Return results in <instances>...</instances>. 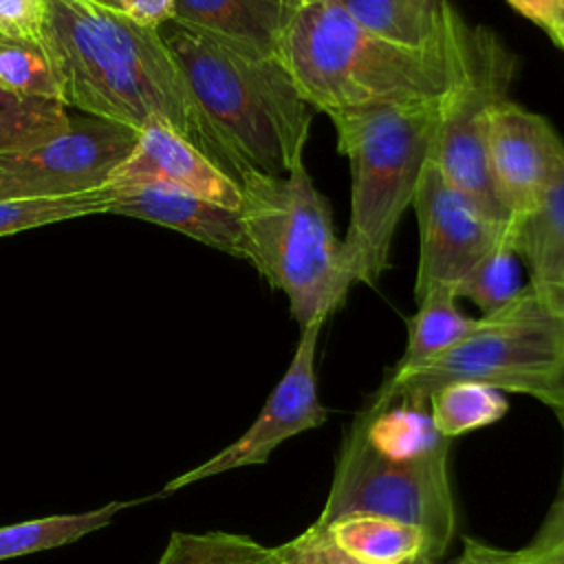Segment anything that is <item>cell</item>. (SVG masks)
<instances>
[{"instance_id": "8fae6325", "label": "cell", "mask_w": 564, "mask_h": 564, "mask_svg": "<svg viewBox=\"0 0 564 564\" xmlns=\"http://www.w3.org/2000/svg\"><path fill=\"white\" fill-rule=\"evenodd\" d=\"M412 207L419 223L416 302L436 286H456L505 238V225L487 218L427 159Z\"/></svg>"}, {"instance_id": "5b68a950", "label": "cell", "mask_w": 564, "mask_h": 564, "mask_svg": "<svg viewBox=\"0 0 564 564\" xmlns=\"http://www.w3.org/2000/svg\"><path fill=\"white\" fill-rule=\"evenodd\" d=\"M240 192L245 260L286 295L300 328L315 317H330L346 300L350 282L330 205L315 187L306 161L282 176L251 172Z\"/></svg>"}, {"instance_id": "3957f363", "label": "cell", "mask_w": 564, "mask_h": 564, "mask_svg": "<svg viewBox=\"0 0 564 564\" xmlns=\"http://www.w3.org/2000/svg\"><path fill=\"white\" fill-rule=\"evenodd\" d=\"M282 64L315 112L441 99L447 88L443 48H405L359 26L337 0L295 7Z\"/></svg>"}, {"instance_id": "d4e9b609", "label": "cell", "mask_w": 564, "mask_h": 564, "mask_svg": "<svg viewBox=\"0 0 564 564\" xmlns=\"http://www.w3.org/2000/svg\"><path fill=\"white\" fill-rule=\"evenodd\" d=\"M70 121L66 104L42 97H24L0 86V154L37 145Z\"/></svg>"}, {"instance_id": "ac0fdd59", "label": "cell", "mask_w": 564, "mask_h": 564, "mask_svg": "<svg viewBox=\"0 0 564 564\" xmlns=\"http://www.w3.org/2000/svg\"><path fill=\"white\" fill-rule=\"evenodd\" d=\"M357 416L370 447L390 460H423L449 449V438L436 430L427 405L397 401L377 412L364 410Z\"/></svg>"}, {"instance_id": "d590c367", "label": "cell", "mask_w": 564, "mask_h": 564, "mask_svg": "<svg viewBox=\"0 0 564 564\" xmlns=\"http://www.w3.org/2000/svg\"><path fill=\"white\" fill-rule=\"evenodd\" d=\"M496 564H524L522 551H500Z\"/></svg>"}, {"instance_id": "5bb4252c", "label": "cell", "mask_w": 564, "mask_h": 564, "mask_svg": "<svg viewBox=\"0 0 564 564\" xmlns=\"http://www.w3.org/2000/svg\"><path fill=\"white\" fill-rule=\"evenodd\" d=\"M104 214L130 216L181 231L207 247L245 260V236L236 209L165 185L108 187Z\"/></svg>"}, {"instance_id": "7bdbcfd3", "label": "cell", "mask_w": 564, "mask_h": 564, "mask_svg": "<svg viewBox=\"0 0 564 564\" xmlns=\"http://www.w3.org/2000/svg\"><path fill=\"white\" fill-rule=\"evenodd\" d=\"M286 2H289V0H286ZM289 4H291V2H289Z\"/></svg>"}, {"instance_id": "44dd1931", "label": "cell", "mask_w": 564, "mask_h": 564, "mask_svg": "<svg viewBox=\"0 0 564 564\" xmlns=\"http://www.w3.org/2000/svg\"><path fill=\"white\" fill-rule=\"evenodd\" d=\"M145 500L148 498L115 500L90 511L55 513L0 527V562L73 544L84 535L108 527L119 511L137 507Z\"/></svg>"}, {"instance_id": "9c48e42d", "label": "cell", "mask_w": 564, "mask_h": 564, "mask_svg": "<svg viewBox=\"0 0 564 564\" xmlns=\"http://www.w3.org/2000/svg\"><path fill=\"white\" fill-rule=\"evenodd\" d=\"M137 132L90 115H70L55 137L0 154V198L68 196L104 189Z\"/></svg>"}, {"instance_id": "277c9868", "label": "cell", "mask_w": 564, "mask_h": 564, "mask_svg": "<svg viewBox=\"0 0 564 564\" xmlns=\"http://www.w3.org/2000/svg\"><path fill=\"white\" fill-rule=\"evenodd\" d=\"M441 99L328 115L350 165V220L341 242L346 280L375 286L390 262L403 212L430 159Z\"/></svg>"}, {"instance_id": "f546056e", "label": "cell", "mask_w": 564, "mask_h": 564, "mask_svg": "<svg viewBox=\"0 0 564 564\" xmlns=\"http://www.w3.org/2000/svg\"><path fill=\"white\" fill-rule=\"evenodd\" d=\"M44 0H0L2 35H40Z\"/></svg>"}, {"instance_id": "30bf717a", "label": "cell", "mask_w": 564, "mask_h": 564, "mask_svg": "<svg viewBox=\"0 0 564 564\" xmlns=\"http://www.w3.org/2000/svg\"><path fill=\"white\" fill-rule=\"evenodd\" d=\"M326 319L328 317H315L302 328L300 341L282 379L267 397L253 423L234 443L223 447L205 463L183 471L181 476H174L161 489V496L176 494L187 485H194L212 476H220L231 469L262 465L269 460L278 445L306 430L319 427L328 419V412L317 397L315 375L317 341Z\"/></svg>"}, {"instance_id": "e0dca14e", "label": "cell", "mask_w": 564, "mask_h": 564, "mask_svg": "<svg viewBox=\"0 0 564 564\" xmlns=\"http://www.w3.org/2000/svg\"><path fill=\"white\" fill-rule=\"evenodd\" d=\"M372 35L405 48H443L445 0H337Z\"/></svg>"}, {"instance_id": "d6986e66", "label": "cell", "mask_w": 564, "mask_h": 564, "mask_svg": "<svg viewBox=\"0 0 564 564\" xmlns=\"http://www.w3.org/2000/svg\"><path fill=\"white\" fill-rule=\"evenodd\" d=\"M333 540L366 564H412L430 557L421 529L383 516H346L326 527Z\"/></svg>"}, {"instance_id": "603a6c76", "label": "cell", "mask_w": 564, "mask_h": 564, "mask_svg": "<svg viewBox=\"0 0 564 564\" xmlns=\"http://www.w3.org/2000/svg\"><path fill=\"white\" fill-rule=\"evenodd\" d=\"M432 421L445 438H454L500 421L507 410V397L498 388L474 383V381H454L438 388L427 401Z\"/></svg>"}, {"instance_id": "9a60e30c", "label": "cell", "mask_w": 564, "mask_h": 564, "mask_svg": "<svg viewBox=\"0 0 564 564\" xmlns=\"http://www.w3.org/2000/svg\"><path fill=\"white\" fill-rule=\"evenodd\" d=\"M295 7L286 0H172V20L242 51L282 59Z\"/></svg>"}, {"instance_id": "e575fe53", "label": "cell", "mask_w": 564, "mask_h": 564, "mask_svg": "<svg viewBox=\"0 0 564 564\" xmlns=\"http://www.w3.org/2000/svg\"><path fill=\"white\" fill-rule=\"evenodd\" d=\"M524 564H564V546H535L522 549Z\"/></svg>"}, {"instance_id": "52a82bcc", "label": "cell", "mask_w": 564, "mask_h": 564, "mask_svg": "<svg viewBox=\"0 0 564 564\" xmlns=\"http://www.w3.org/2000/svg\"><path fill=\"white\" fill-rule=\"evenodd\" d=\"M443 53L447 88L430 161L487 218L507 225L489 174L487 134L494 108L509 97L518 57L494 29L465 20L449 0L443 4Z\"/></svg>"}, {"instance_id": "7402d4cb", "label": "cell", "mask_w": 564, "mask_h": 564, "mask_svg": "<svg viewBox=\"0 0 564 564\" xmlns=\"http://www.w3.org/2000/svg\"><path fill=\"white\" fill-rule=\"evenodd\" d=\"M0 86L24 97L64 104L57 62L42 35L0 33Z\"/></svg>"}, {"instance_id": "4316f807", "label": "cell", "mask_w": 564, "mask_h": 564, "mask_svg": "<svg viewBox=\"0 0 564 564\" xmlns=\"http://www.w3.org/2000/svg\"><path fill=\"white\" fill-rule=\"evenodd\" d=\"M108 203V187L68 196H26L0 198V236L18 234L33 227H44L82 216L104 214Z\"/></svg>"}, {"instance_id": "ffe728a7", "label": "cell", "mask_w": 564, "mask_h": 564, "mask_svg": "<svg viewBox=\"0 0 564 564\" xmlns=\"http://www.w3.org/2000/svg\"><path fill=\"white\" fill-rule=\"evenodd\" d=\"M456 300L452 286H436L419 300V311L408 328V346L388 375L408 372L443 355L476 328L478 319L463 315Z\"/></svg>"}, {"instance_id": "60d3db41", "label": "cell", "mask_w": 564, "mask_h": 564, "mask_svg": "<svg viewBox=\"0 0 564 564\" xmlns=\"http://www.w3.org/2000/svg\"><path fill=\"white\" fill-rule=\"evenodd\" d=\"M289 2H291V4H293V7H297V2H295V0H289Z\"/></svg>"}, {"instance_id": "74e56055", "label": "cell", "mask_w": 564, "mask_h": 564, "mask_svg": "<svg viewBox=\"0 0 564 564\" xmlns=\"http://www.w3.org/2000/svg\"><path fill=\"white\" fill-rule=\"evenodd\" d=\"M562 430H564V425H562ZM553 507L564 509V469H562V482H560V498L555 500V505H553Z\"/></svg>"}, {"instance_id": "f35d334b", "label": "cell", "mask_w": 564, "mask_h": 564, "mask_svg": "<svg viewBox=\"0 0 564 564\" xmlns=\"http://www.w3.org/2000/svg\"><path fill=\"white\" fill-rule=\"evenodd\" d=\"M93 2H99V4H106L112 9H121V0H93Z\"/></svg>"}, {"instance_id": "8992f818", "label": "cell", "mask_w": 564, "mask_h": 564, "mask_svg": "<svg viewBox=\"0 0 564 564\" xmlns=\"http://www.w3.org/2000/svg\"><path fill=\"white\" fill-rule=\"evenodd\" d=\"M564 352V322L527 282L505 308L478 317L476 328L443 355L401 375H386L366 410L397 401L427 405L454 381H474L540 399Z\"/></svg>"}, {"instance_id": "d6a6232c", "label": "cell", "mask_w": 564, "mask_h": 564, "mask_svg": "<svg viewBox=\"0 0 564 564\" xmlns=\"http://www.w3.org/2000/svg\"><path fill=\"white\" fill-rule=\"evenodd\" d=\"M500 549L487 546L482 542L476 540H465V549L460 551V555H456L449 562H441V560H430V557H419L412 564H496Z\"/></svg>"}, {"instance_id": "b9f144b4", "label": "cell", "mask_w": 564, "mask_h": 564, "mask_svg": "<svg viewBox=\"0 0 564 564\" xmlns=\"http://www.w3.org/2000/svg\"><path fill=\"white\" fill-rule=\"evenodd\" d=\"M295 2H297V4H302V2H306V0H295Z\"/></svg>"}, {"instance_id": "2e32d148", "label": "cell", "mask_w": 564, "mask_h": 564, "mask_svg": "<svg viewBox=\"0 0 564 564\" xmlns=\"http://www.w3.org/2000/svg\"><path fill=\"white\" fill-rule=\"evenodd\" d=\"M507 240L531 271L529 280L551 278L564 271V150L555 159L544 192L511 231Z\"/></svg>"}, {"instance_id": "836d02e7", "label": "cell", "mask_w": 564, "mask_h": 564, "mask_svg": "<svg viewBox=\"0 0 564 564\" xmlns=\"http://www.w3.org/2000/svg\"><path fill=\"white\" fill-rule=\"evenodd\" d=\"M535 546H564V509L551 507L542 531L531 542Z\"/></svg>"}, {"instance_id": "cb8c5ba5", "label": "cell", "mask_w": 564, "mask_h": 564, "mask_svg": "<svg viewBox=\"0 0 564 564\" xmlns=\"http://www.w3.org/2000/svg\"><path fill=\"white\" fill-rule=\"evenodd\" d=\"M156 564H282L275 546L227 531H172Z\"/></svg>"}, {"instance_id": "83f0119b", "label": "cell", "mask_w": 564, "mask_h": 564, "mask_svg": "<svg viewBox=\"0 0 564 564\" xmlns=\"http://www.w3.org/2000/svg\"><path fill=\"white\" fill-rule=\"evenodd\" d=\"M282 564H366L346 553L326 527L313 522L293 540L275 546Z\"/></svg>"}, {"instance_id": "7a4b0ae2", "label": "cell", "mask_w": 564, "mask_h": 564, "mask_svg": "<svg viewBox=\"0 0 564 564\" xmlns=\"http://www.w3.org/2000/svg\"><path fill=\"white\" fill-rule=\"evenodd\" d=\"M159 33L238 185L251 172L282 176L304 161L315 108L282 59L225 44L176 20L161 24Z\"/></svg>"}, {"instance_id": "f1b7e54d", "label": "cell", "mask_w": 564, "mask_h": 564, "mask_svg": "<svg viewBox=\"0 0 564 564\" xmlns=\"http://www.w3.org/2000/svg\"><path fill=\"white\" fill-rule=\"evenodd\" d=\"M529 284L542 295V300L551 306V311L557 313L560 319L564 322V271L557 275H551V278L529 280ZM538 401L549 405L553 412L564 408V352H562V361H560L555 375L551 377L546 390L542 392V397Z\"/></svg>"}, {"instance_id": "8d00e7d4", "label": "cell", "mask_w": 564, "mask_h": 564, "mask_svg": "<svg viewBox=\"0 0 564 564\" xmlns=\"http://www.w3.org/2000/svg\"><path fill=\"white\" fill-rule=\"evenodd\" d=\"M551 40L564 51V13H562V18H560V22H557V26H555V31L551 33Z\"/></svg>"}, {"instance_id": "ab89813d", "label": "cell", "mask_w": 564, "mask_h": 564, "mask_svg": "<svg viewBox=\"0 0 564 564\" xmlns=\"http://www.w3.org/2000/svg\"><path fill=\"white\" fill-rule=\"evenodd\" d=\"M555 416H557V421H560V425H564V408H560V410H555Z\"/></svg>"}, {"instance_id": "4fadbf2b", "label": "cell", "mask_w": 564, "mask_h": 564, "mask_svg": "<svg viewBox=\"0 0 564 564\" xmlns=\"http://www.w3.org/2000/svg\"><path fill=\"white\" fill-rule=\"evenodd\" d=\"M165 185L200 196L227 209H240V185L165 121H150L137 132L128 156L115 167L106 187Z\"/></svg>"}, {"instance_id": "484cf974", "label": "cell", "mask_w": 564, "mask_h": 564, "mask_svg": "<svg viewBox=\"0 0 564 564\" xmlns=\"http://www.w3.org/2000/svg\"><path fill=\"white\" fill-rule=\"evenodd\" d=\"M524 286L518 253L505 236L460 280L456 286V297H467L482 311V315H491L511 304Z\"/></svg>"}, {"instance_id": "1f68e13d", "label": "cell", "mask_w": 564, "mask_h": 564, "mask_svg": "<svg viewBox=\"0 0 564 564\" xmlns=\"http://www.w3.org/2000/svg\"><path fill=\"white\" fill-rule=\"evenodd\" d=\"M121 11L143 26L159 29L172 20V0H121Z\"/></svg>"}, {"instance_id": "4dcf8cb0", "label": "cell", "mask_w": 564, "mask_h": 564, "mask_svg": "<svg viewBox=\"0 0 564 564\" xmlns=\"http://www.w3.org/2000/svg\"><path fill=\"white\" fill-rule=\"evenodd\" d=\"M518 13L535 22L540 29H544L549 35L555 31L562 13H564V0H507Z\"/></svg>"}, {"instance_id": "6da1fadb", "label": "cell", "mask_w": 564, "mask_h": 564, "mask_svg": "<svg viewBox=\"0 0 564 564\" xmlns=\"http://www.w3.org/2000/svg\"><path fill=\"white\" fill-rule=\"evenodd\" d=\"M40 35L57 62L68 110L134 132L165 121L236 181L159 29L93 0H44Z\"/></svg>"}, {"instance_id": "ba28073f", "label": "cell", "mask_w": 564, "mask_h": 564, "mask_svg": "<svg viewBox=\"0 0 564 564\" xmlns=\"http://www.w3.org/2000/svg\"><path fill=\"white\" fill-rule=\"evenodd\" d=\"M449 449L423 460H390L375 452L359 416L348 427L335 463L333 485L319 518L328 527L346 516H383L421 529L430 560L447 551L456 511L449 485Z\"/></svg>"}, {"instance_id": "7c38bea8", "label": "cell", "mask_w": 564, "mask_h": 564, "mask_svg": "<svg viewBox=\"0 0 564 564\" xmlns=\"http://www.w3.org/2000/svg\"><path fill=\"white\" fill-rule=\"evenodd\" d=\"M562 150V137L542 115L509 97L494 108L487 161L507 231L533 212Z\"/></svg>"}]
</instances>
